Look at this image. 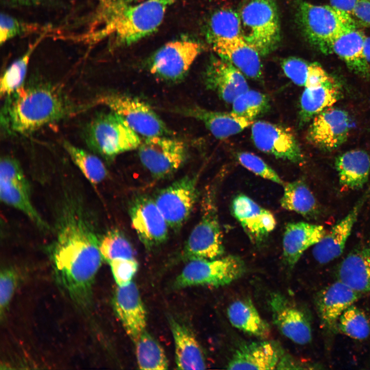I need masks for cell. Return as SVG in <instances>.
Returning a JSON list of instances; mask_svg holds the SVG:
<instances>
[{
    "instance_id": "6da1fadb",
    "label": "cell",
    "mask_w": 370,
    "mask_h": 370,
    "mask_svg": "<svg viewBox=\"0 0 370 370\" xmlns=\"http://www.w3.org/2000/svg\"><path fill=\"white\" fill-rule=\"evenodd\" d=\"M77 204L66 203L59 218L51 257L58 282L66 289L91 288L103 260L100 239Z\"/></svg>"
},
{
    "instance_id": "7a4b0ae2",
    "label": "cell",
    "mask_w": 370,
    "mask_h": 370,
    "mask_svg": "<svg viewBox=\"0 0 370 370\" xmlns=\"http://www.w3.org/2000/svg\"><path fill=\"white\" fill-rule=\"evenodd\" d=\"M8 97L3 110L4 123L16 133H30L63 119L71 112L62 91L50 84L23 85Z\"/></svg>"
},
{
    "instance_id": "3957f363",
    "label": "cell",
    "mask_w": 370,
    "mask_h": 370,
    "mask_svg": "<svg viewBox=\"0 0 370 370\" xmlns=\"http://www.w3.org/2000/svg\"><path fill=\"white\" fill-rule=\"evenodd\" d=\"M178 0H145L117 11L106 23L105 32L113 33L119 46H128L155 32L168 9Z\"/></svg>"
},
{
    "instance_id": "277c9868",
    "label": "cell",
    "mask_w": 370,
    "mask_h": 370,
    "mask_svg": "<svg viewBox=\"0 0 370 370\" xmlns=\"http://www.w3.org/2000/svg\"><path fill=\"white\" fill-rule=\"evenodd\" d=\"M295 12L297 22L305 38L324 53H331L335 39L346 30L356 27L350 15L331 6L299 1Z\"/></svg>"
},
{
    "instance_id": "5b68a950",
    "label": "cell",
    "mask_w": 370,
    "mask_h": 370,
    "mask_svg": "<svg viewBox=\"0 0 370 370\" xmlns=\"http://www.w3.org/2000/svg\"><path fill=\"white\" fill-rule=\"evenodd\" d=\"M238 13L242 36L261 57L278 48L281 25L275 0H245Z\"/></svg>"
},
{
    "instance_id": "8992f818",
    "label": "cell",
    "mask_w": 370,
    "mask_h": 370,
    "mask_svg": "<svg viewBox=\"0 0 370 370\" xmlns=\"http://www.w3.org/2000/svg\"><path fill=\"white\" fill-rule=\"evenodd\" d=\"M84 139L95 153L106 159L139 147V135L120 115L110 110L96 116L87 125Z\"/></svg>"
},
{
    "instance_id": "52a82bcc",
    "label": "cell",
    "mask_w": 370,
    "mask_h": 370,
    "mask_svg": "<svg viewBox=\"0 0 370 370\" xmlns=\"http://www.w3.org/2000/svg\"><path fill=\"white\" fill-rule=\"evenodd\" d=\"M214 193L210 190L205 194L201 205L200 219L185 244L183 256L188 261L215 259L220 257L224 253L222 233Z\"/></svg>"
},
{
    "instance_id": "ba28073f",
    "label": "cell",
    "mask_w": 370,
    "mask_h": 370,
    "mask_svg": "<svg viewBox=\"0 0 370 370\" xmlns=\"http://www.w3.org/2000/svg\"><path fill=\"white\" fill-rule=\"evenodd\" d=\"M246 271L244 261L236 255L212 260L194 259L186 265L174 286L177 288L197 285L223 286L240 278Z\"/></svg>"
},
{
    "instance_id": "9c48e42d",
    "label": "cell",
    "mask_w": 370,
    "mask_h": 370,
    "mask_svg": "<svg viewBox=\"0 0 370 370\" xmlns=\"http://www.w3.org/2000/svg\"><path fill=\"white\" fill-rule=\"evenodd\" d=\"M202 49L200 43L192 40L183 39L169 42L149 58L147 69L162 80L180 81L185 77Z\"/></svg>"
},
{
    "instance_id": "30bf717a",
    "label": "cell",
    "mask_w": 370,
    "mask_h": 370,
    "mask_svg": "<svg viewBox=\"0 0 370 370\" xmlns=\"http://www.w3.org/2000/svg\"><path fill=\"white\" fill-rule=\"evenodd\" d=\"M99 102L122 116L136 133L145 137L172 133L152 108L138 98L112 93L102 96Z\"/></svg>"
},
{
    "instance_id": "8fae6325",
    "label": "cell",
    "mask_w": 370,
    "mask_h": 370,
    "mask_svg": "<svg viewBox=\"0 0 370 370\" xmlns=\"http://www.w3.org/2000/svg\"><path fill=\"white\" fill-rule=\"evenodd\" d=\"M187 153L183 141L168 136L145 137L138 147L142 164L152 176L159 179L176 172L184 162Z\"/></svg>"
},
{
    "instance_id": "7c38bea8",
    "label": "cell",
    "mask_w": 370,
    "mask_h": 370,
    "mask_svg": "<svg viewBox=\"0 0 370 370\" xmlns=\"http://www.w3.org/2000/svg\"><path fill=\"white\" fill-rule=\"evenodd\" d=\"M197 177L186 176L161 190L154 200L169 227L177 230L188 219L197 197Z\"/></svg>"
},
{
    "instance_id": "4fadbf2b",
    "label": "cell",
    "mask_w": 370,
    "mask_h": 370,
    "mask_svg": "<svg viewBox=\"0 0 370 370\" xmlns=\"http://www.w3.org/2000/svg\"><path fill=\"white\" fill-rule=\"evenodd\" d=\"M251 136L255 146L263 152L295 163L304 160L299 143L288 128L257 121L251 125Z\"/></svg>"
},
{
    "instance_id": "5bb4252c",
    "label": "cell",
    "mask_w": 370,
    "mask_h": 370,
    "mask_svg": "<svg viewBox=\"0 0 370 370\" xmlns=\"http://www.w3.org/2000/svg\"><path fill=\"white\" fill-rule=\"evenodd\" d=\"M129 214L132 227L145 248L152 249L166 240L169 226L154 199L145 195L136 197Z\"/></svg>"
},
{
    "instance_id": "9a60e30c",
    "label": "cell",
    "mask_w": 370,
    "mask_h": 370,
    "mask_svg": "<svg viewBox=\"0 0 370 370\" xmlns=\"http://www.w3.org/2000/svg\"><path fill=\"white\" fill-rule=\"evenodd\" d=\"M268 303L273 322L284 336L300 345L308 344L311 341L309 320L299 306L277 292L270 293Z\"/></svg>"
},
{
    "instance_id": "2e32d148",
    "label": "cell",
    "mask_w": 370,
    "mask_h": 370,
    "mask_svg": "<svg viewBox=\"0 0 370 370\" xmlns=\"http://www.w3.org/2000/svg\"><path fill=\"white\" fill-rule=\"evenodd\" d=\"M350 127V120L348 113L343 109L330 107L313 118L306 138L316 147L330 151L346 141Z\"/></svg>"
},
{
    "instance_id": "e0dca14e",
    "label": "cell",
    "mask_w": 370,
    "mask_h": 370,
    "mask_svg": "<svg viewBox=\"0 0 370 370\" xmlns=\"http://www.w3.org/2000/svg\"><path fill=\"white\" fill-rule=\"evenodd\" d=\"M231 211L255 245H262L275 227L276 221L273 214L246 195L239 194L234 197Z\"/></svg>"
},
{
    "instance_id": "ac0fdd59",
    "label": "cell",
    "mask_w": 370,
    "mask_h": 370,
    "mask_svg": "<svg viewBox=\"0 0 370 370\" xmlns=\"http://www.w3.org/2000/svg\"><path fill=\"white\" fill-rule=\"evenodd\" d=\"M369 198L370 186L348 213L336 223L313 246V256L319 263L327 264L342 254L358 216Z\"/></svg>"
},
{
    "instance_id": "d6986e66",
    "label": "cell",
    "mask_w": 370,
    "mask_h": 370,
    "mask_svg": "<svg viewBox=\"0 0 370 370\" xmlns=\"http://www.w3.org/2000/svg\"><path fill=\"white\" fill-rule=\"evenodd\" d=\"M203 79L206 87L227 103H232L249 89L244 75L230 62L219 57L210 60Z\"/></svg>"
},
{
    "instance_id": "ffe728a7",
    "label": "cell",
    "mask_w": 370,
    "mask_h": 370,
    "mask_svg": "<svg viewBox=\"0 0 370 370\" xmlns=\"http://www.w3.org/2000/svg\"><path fill=\"white\" fill-rule=\"evenodd\" d=\"M209 43L219 57L230 62L245 76L254 80L262 79L261 56L242 36L217 39Z\"/></svg>"
},
{
    "instance_id": "44dd1931",
    "label": "cell",
    "mask_w": 370,
    "mask_h": 370,
    "mask_svg": "<svg viewBox=\"0 0 370 370\" xmlns=\"http://www.w3.org/2000/svg\"><path fill=\"white\" fill-rule=\"evenodd\" d=\"M361 294L339 280L319 291L315 305L322 326L328 330L337 328L341 315Z\"/></svg>"
},
{
    "instance_id": "7402d4cb",
    "label": "cell",
    "mask_w": 370,
    "mask_h": 370,
    "mask_svg": "<svg viewBox=\"0 0 370 370\" xmlns=\"http://www.w3.org/2000/svg\"><path fill=\"white\" fill-rule=\"evenodd\" d=\"M116 313L126 332L135 343L145 331L146 313L136 285L118 286L114 300Z\"/></svg>"
},
{
    "instance_id": "603a6c76",
    "label": "cell",
    "mask_w": 370,
    "mask_h": 370,
    "mask_svg": "<svg viewBox=\"0 0 370 370\" xmlns=\"http://www.w3.org/2000/svg\"><path fill=\"white\" fill-rule=\"evenodd\" d=\"M283 350L274 341L243 344L234 351L227 365L229 369H273L276 368Z\"/></svg>"
},
{
    "instance_id": "cb8c5ba5",
    "label": "cell",
    "mask_w": 370,
    "mask_h": 370,
    "mask_svg": "<svg viewBox=\"0 0 370 370\" xmlns=\"http://www.w3.org/2000/svg\"><path fill=\"white\" fill-rule=\"evenodd\" d=\"M323 226L305 222L288 224L283 238V256L286 265L294 267L308 248L318 243L326 234Z\"/></svg>"
},
{
    "instance_id": "d4e9b609",
    "label": "cell",
    "mask_w": 370,
    "mask_h": 370,
    "mask_svg": "<svg viewBox=\"0 0 370 370\" xmlns=\"http://www.w3.org/2000/svg\"><path fill=\"white\" fill-rule=\"evenodd\" d=\"M176 111L181 115L200 121L218 139H226L236 135L254 122L232 112L212 111L198 106L185 107Z\"/></svg>"
},
{
    "instance_id": "484cf974",
    "label": "cell",
    "mask_w": 370,
    "mask_h": 370,
    "mask_svg": "<svg viewBox=\"0 0 370 370\" xmlns=\"http://www.w3.org/2000/svg\"><path fill=\"white\" fill-rule=\"evenodd\" d=\"M338 280L359 293L370 292V240L355 248L341 262Z\"/></svg>"
},
{
    "instance_id": "4316f807",
    "label": "cell",
    "mask_w": 370,
    "mask_h": 370,
    "mask_svg": "<svg viewBox=\"0 0 370 370\" xmlns=\"http://www.w3.org/2000/svg\"><path fill=\"white\" fill-rule=\"evenodd\" d=\"M177 369H204L206 364L201 346L192 332L173 318L170 319Z\"/></svg>"
},
{
    "instance_id": "83f0119b",
    "label": "cell",
    "mask_w": 370,
    "mask_h": 370,
    "mask_svg": "<svg viewBox=\"0 0 370 370\" xmlns=\"http://www.w3.org/2000/svg\"><path fill=\"white\" fill-rule=\"evenodd\" d=\"M365 36L356 27L350 28L337 37L331 45L334 52L355 73L370 77V66L364 54Z\"/></svg>"
},
{
    "instance_id": "f1b7e54d",
    "label": "cell",
    "mask_w": 370,
    "mask_h": 370,
    "mask_svg": "<svg viewBox=\"0 0 370 370\" xmlns=\"http://www.w3.org/2000/svg\"><path fill=\"white\" fill-rule=\"evenodd\" d=\"M340 185L349 190H359L368 179L370 157L364 151L354 150L338 156L335 161Z\"/></svg>"
},
{
    "instance_id": "f546056e",
    "label": "cell",
    "mask_w": 370,
    "mask_h": 370,
    "mask_svg": "<svg viewBox=\"0 0 370 370\" xmlns=\"http://www.w3.org/2000/svg\"><path fill=\"white\" fill-rule=\"evenodd\" d=\"M341 96L340 86L333 78L320 86L305 88L300 99V123L309 122L322 111L331 107Z\"/></svg>"
},
{
    "instance_id": "4dcf8cb0",
    "label": "cell",
    "mask_w": 370,
    "mask_h": 370,
    "mask_svg": "<svg viewBox=\"0 0 370 370\" xmlns=\"http://www.w3.org/2000/svg\"><path fill=\"white\" fill-rule=\"evenodd\" d=\"M227 315L234 327L250 335L262 339L270 335L269 324L261 317L250 299L233 302L227 308Z\"/></svg>"
},
{
    "instance_id": "1f68e13d",
    "label": "cell",
    "mask_w": 370,
    "mask_h": 370,
    "mask_svg": "<svg viewBox=\"0 0 370 370\" xmlns=\"http://www.w3.org/2000/svg\"><path fill=\"white\" fill-rule=\"evenodd\" d=\"M284 186L283 195L280 200L284 209L309 218L318 214V202L304 181L297 180L285 183Z\"/></svg>"
},
{
    "instance_id": "d6a6232c",
    "label": "cell",
    "mask_w": 370,
    "mask_h": 370,
    "mask_svg": "<svg viewBox=\"0 0 370 370\" xmlns=\"http://www.w3.org/2000/svg\"><path fill=\"white\" fill-rule=\"evenodd\" d=\"M0 197L5 203L25 214L37 226L48 228L32 203L29 185L0 180Z\"/></svg>"
},
{
    "instance_id": "836d02e7",
    "label": "cell",
    "mask_w": 370,
    "mask_h": 370,
    "mask_svg": "<svg viewBox=\"0 0 370 370\" xmlns=\"http://www.w3.org/2000/svg\"><path fill=\"white\" fill-rule=\"evenodd\" d=\"M135 343L139 369H168V362L163 349L151 335L145 331Z\"/></svg>"
},
{
    "instance_id": "e575fe53",
    "label": "cell",
    "mask_w": 370,
    "mask_h": 370,
    "mask_svg": "<svg viewBox=\"0 0 370 370\" xmlns=\"http://www.w3.org/2000/svg\"><path fill=\"white\" fill-rule=\"evenodd\" d=\"M44 37V34H41L29 46L26 52L5 70L1 79V97H9L23 85L31 57Z\"/></svg>"
},
{
    "instance_id": "d590c367",
    "label": "cell",
    "mask_w": 370,
    "mask_h": 370,
    "mask_svg": "<svg viewBox=\"0 0 370 370\" xmlns=\"http://www.w3.org/2000/svg\"><path fill=\"white\" fill-rule=\"evenodd\" d=\"M240 36L241 24L238 12L223 8L211 15L207 28V38L209 43L217 39Z\"/></svg>"
},
{
    "instance_id": "8d00e7d4",
    "label": "cell",
    "mask_w": 370,
    "mask_h": 370,
    "mask_svg": "<svg viewBox=\"0 0 370 370\" xmlns=\"http://www.w3.org/2000/svg\"><path fill=\"white\" fill-rule=\"evenodd\" d=\"M64 146L75 164L91 183L98 184L106 178L107 169L98 157L67 141L64 142Z\"/></svg>"
},
{
    "instance_id": "74e56055",
    "label": "cell",
    "mask_w": 370,
    "mask_h": 370,
    "mask_svg": "<svg viewBox=\"0 0 370 370\" xmlns=\"http://www.w3.org/2000/svg\"><path fill=\"white\" fill-rule=\"evenodd\" d=\"M269 106V100L267 95L254 90L248 89L232 102V112L254 121V119L267 112Z\"/></svg>"
},
{
    "instance_id": "f35d334b",
    "label": "cell",
    "mask_w": 370,
    "mask_h": 370,
    "mask_svg": "<svg viewBox=\"0 0 370 370\" xmlns=\"http://www.w3.org/2000/svg\"><path fill=\"white\" fill-rule=\"evenodd\" d=\"M337 328L344 335L357 340H364L370 335V322L365 312L354 304L340 317Z\"/></svg>"
},
{
    "instance_id": "ab89813d",
    "label": "cell",
    "mask_w": 370,
    "mask_h": 370,
    "mask_svg": "<svg viewBox=\"0 0 370 370\" xmlns=\"http://www.w3.org/2000/svg\"><path fill=\"white\" fill-rule=\"evenodd\" d=\"M99 247L103 260L108 263L117 258H135L130 242L116 229L109 230L103 236Z\"/></svg>"
},
{
    "instance_id": "60d3db41",
    "label": "cell",
    "mask_w": 370,
    "mask_h": 370,
    "mask_svg": "<svg viewBox=\"0 0 370 370\" xmlns=\"http://www.w3.org/2000/svg\"><path fill=\"white\" fill-rule=\"evenodd\" d=\"M239 162L245 168L264 179L279 184L285 183L276 172L257 155L247 152L238 153L236 156Z\"/></svg>"
},
{
    "instance_id": "b9f144b4",
    "label": "cell",
    "mask_w": 370,
    "mask_h": 370,
    "mask_svg": "<svg viewBox=\"0 0 370 370\" xmlns=\"http://www.w3.org/2000/svg\"><path fill=\"white\" fill-rule=\"evenodd\" d=\"M17 274L12 268H2L0 273V316L4 317L16 287Z\"/></svg>"
},
{
    "instance_id": "7bdbcfd3",
    "label": "cell",
    "mask_w": 370,
    "mask_h": 370,
    "mask_svg": "<svg viewBox=\"0 0 370 370\" xmlns=\"http://www.w3.org/2000/svg\"><path fill=\"white\" fill-rule=\"evenodd\" d=\"M311 63L297 57L283 59L281 67L285 75L295 84L305 86L309 74Z\"/></svg>"
},
{
    "instance_id": "ee69618b",
    "label": "cell",
    "mask_w": 370,
    "mask_h": 370,
    "mask_svg": "<svg viewBox=\"0 0 370 370\" xmlns=\"http://www.w3.org/2000/svg\"><path fill=\"white\" fill-rule=\"evenodd\" d=\"M35 29L28 25L5 13H1L0 17V43L5 44L9 40L20 35L29 32Z\"/></svg>"
},
{
    "instance_id": "f6af8a7d",
    "label": "cell",
    "mask_w": 370,
    "mask_h": 370,
    "mask_svg": "<svg viewBox=\"0 0 370 370\" xmlns=\"http://www.w3.org/2000/svg\"><path fill=\"white\" fill-rule=\"evenodd\" d=\"M108 264L118 286H124L132 282L138 267L135 258L114 259L109 261Z\"/></svg>"
},
{
    "instance_id": "bcb514c9",
    "label": "cell",
    "mask_w": 370,
    "mask_h": 370,
    "mask_svg": "<svg viewBox=\"0 0 370 370\" xmlns=\"http://www.w3.org/2000/svg\"><path fill=\"white\" fill-rule=\"evenodd\" d=\"M0 180L28 185L21 164L11 156H3L1 159Z\"/></svg>"
},
{
    "instance_id": "7dc6e473",
    "label": "cell",
    "mask_w": 370,
    "mask_h": 370,
    "mask_svg": "<svg viewBox=\"0 0 370 370\" xmlns=\"http://www.w3.org/2000/svg\"><path fill=\"white\" fill-rule=\"evenodd\" d=\"M352 15L361 24L370 26V0H359Z\"/></svg>"
},
{
    "instance_id": "c3c4849f",
    "label": "cell",
    "mask_w": 370,
    "mask_h": 370,
    "mask_svg": "<svg viewBox=\"0 0 370 370\" xmlns=\"http://www.w3.org/2000/svg\"><path fill=\"white\" fill-rule=\"evenodd\" d=\"M332 7L350 16L359 0H329Z\"/></svg>"
},
{
    "instance_id": "681fc988",
    "label": "cell",
    "mask_w": 370,
    "mask_h": 370,
    "mask_svg": "<svg viewBox=\"0 0 370 370\" xmlns=\"http://www.w3.org/2000/svg\"><path fill=\"white\" fill-rule=\"evenodd\" d=\"M105 21L114 13L121 0H100Z\"/></svg>"
},
{
    "instance_id": "f907efd6",
    "label": "cell",
    "mask_w": 370,
    "mask_h": 370,
    "mask_svg": "<svg viewBox=\"0 0 370 370\" xmlns=\"http://www.w3.org/2000/svg\"><path fill=\"white\" fill-rule=\"evenodd\" d=\"M10 2L16 6H32L42 3L45 0H9Z\"/></svg>"
},
{
    "instance_id": "816d5d0a",
    "label": "cell",
    "mask_w": 370,
    "mask_h": 370,
    "mask_svg": "<svg viewBox=\"0 0 370 370\" xmlns=\"http://www.w3.org/2000/svg\"><path fill=\"white\" fill-rule=\"evenodd\" d=\"M363 51L365 60L370 66V36H365Z\"/></svg>"
}]
</instances>
